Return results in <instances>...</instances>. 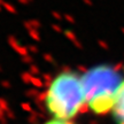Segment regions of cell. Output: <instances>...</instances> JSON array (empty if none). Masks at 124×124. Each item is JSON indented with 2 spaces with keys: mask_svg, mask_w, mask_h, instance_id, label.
Segmentation results:
<instances>
[{
  "mask_svg": "<svg viewBox=\"0 0 124 124\" xmlns=\"http://www.w3.org/2000/svg\"><path fill=\"white\" fill-rule=\"evenodd\" d=\"M44 105L52 118L72 121L87 108L84 77L76 71H62L49 82Z\"/></svg>",
  "mask_w": 124,
  "mask_h": 124,
  "instance_id": "cell-1",
  "label": "cell"
},
{
  "mask_svg": "<svg viewBox=\"0 0 124 124\" xmlns=\"http://www.w3.org/2000/svg\"><path fill=\"white\" fill-rule=\"evenodd\" d=\"M83 77L87 95V108L98 115L111 113L123 78L107 66L95 67Z\"/></svg>",
  "mask_w": 124,
  "mask_h": 124,
  "instance_id": "cell-2",
  "label": "cell"
},
{
  "mask_svg": "<svg viewBox=\"0 0 124 124\" xmlns=\"http://www.w3.org/2000/svg\"><path fill=\"white\" fill-rule=\"evenodd\" d=\"M111 115L114 117L116 124H124V78L120 85V89L117 91Z\"/></svg>",
  "mask_w": 124,
  "mask_h": 124,
  "instance_id": "cell-3",
  "label": "cell"
},
{
  "mask_svg": "<svg viewBox=\"0 0 124 124\" xmlns=\"http://www.w3.org/2000/svg\"><path fill=\"white\" fill-rule=\"evenodd\" d=\"M43 124H75L72 121H62V120H55V118H51L49 121L45 122Z\"/></svg>",
  "mask_w": 124,
  "mask_h": 124,
  "instance_id": "cell-4",
  "label": "cell"
}]
</instances>
